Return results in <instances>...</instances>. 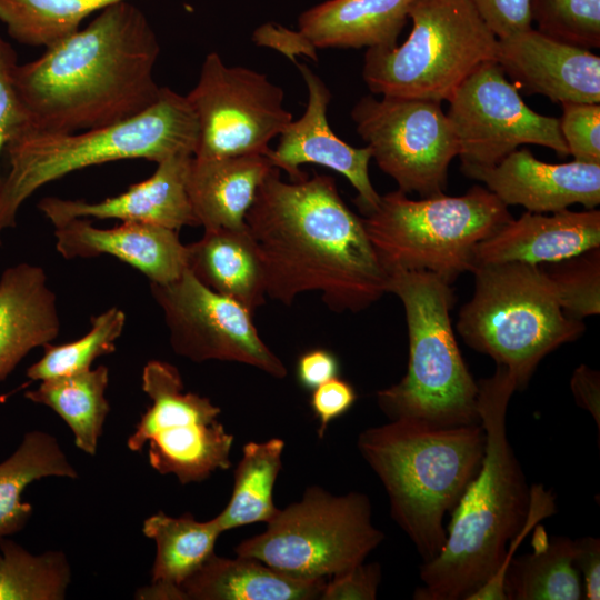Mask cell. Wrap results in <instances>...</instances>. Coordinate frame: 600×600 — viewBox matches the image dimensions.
I'll use <instances>...</instances> for the list:
<instances>
[{"label":"cell","instance_id":"cell-1","mask_svg":"<svg viewBox=\"0 0 600 600\" xmlns=\"http://www.w3.org/2000/svg\"><path fill=\"white\" fill-rule=\"evenodd\" d=\"M244 222L274 300L291 304L300 293L320 291L330 310L359 312L388 292L389 274L362 220L330 176L284 182L272 167Z\"/></svg>","mask_w":600,"mask_h":600},{"label":"cell","instance_id":"cell-2","mask_svg":"<svg viewBox=\"0 0 600 600\" xmlns=\"http://www.w3.org/2000/svg\"><path fill=\"white\" fill-rule=\"evenodd\" d=\"M159 53L154 30L131 0L104 8L86 28L16 66L13 82L30 129L78 132L146 111L163 88L153 76Z\"/></svg>","mask_w":600,"mask_h":600},{"label":"cell","instance_id":"cell-3","mask_svg":"<svg viewBox=\"0 0 600 600\" xmlns=\"http://www.w3.org/2000/svg\"><path fill=\"white\" fill-rule=\"evenodd\" d=\"M477 382L484 454L450 512L441 551L420 567L416 600H507L502 570L508 547L530 510V487L507 434L508 404L518 389L501 366Z\"/></svg>","mask_w":600,"mask_h":600},{"label":"cell","instance_id":"cell-4","mask_svg":"<svg viewBox=\"0 0 600 600\" xmlns=\"http://www.w3.org/2000/svg\"><path fill=\"white\" fill-rule=\"evenodd\" d=\"M357 447L384 487L391 518L423 562L430 561L446 542L444 516L480 469L482 424L434 427L391 420L362 431Z\"/></svg>","mask_w":600,"mask_h":600},{"label":"cell","instance_id":"cell-5","mask_svg":"<svg viewBox=\"0 0 600 600\" xmlns=\"http://www.w3.org/2000/svg\"><path fill=\"white\" fill-rule=\"evenodd\" d=\"M197 141L198 121L187 97L167 87L154 104L118 123L70 133L20 132L4 150L10 168L0 187V244L2 233L16 227L20 207L44 184L111 161L159 163L193 156Z\"/></svg>","mask_w":600,"mask_h":600},{"label":"cell","instance_id":"cell-6","mask_svg":"<svg viewBox=\"0 0 600 600\" xmlns=\"http://www.w3.org/2000/svg\"><path fill=\"white\" fill-rule=\"evenodd\" d=\"M451 286L428 271L389 272L388 292L403 304L409 338L404 377L377 392L378 406L390 420L434 427L480 423L478 382L462 358L451 324Z\"/></svg>","mask_w":600,"mask_h":600},{"label":"cell","instance_id":"cell-7","mask_svg":"<svg viewBox=\"0 0 600 600\" xmlns=\"http://www.w3.org/2000/svg\"><path fill=\"white\" fill-rule=\"evenodd\" d=\"M471 272L474 292L461 307L457 330L470 348L506 368L523 390L541 360L577 340L586 326L562 310L541 264L490 263Z\"/></svg>","mask_w":600,"mask_h":600},{"label":"cell","instance_id":"cell-8","mask_svg":"<svg viewBox=\"0 0 600 600\" xmlns=\"http://www.w3.org/2000/svg\"><path fill=\"white\" fill-rule=\"evenodd\" d=\"M511 219L508 207L480 186L459 197L442 193L420 200L391 191L361 218L388 274L428 271L449 284L471 270L477 244Z\"/></svg>","mask_w":600,"mask_h":600},{"label":"cell","instance_id":"cell-9","mask_svg":"<svg viewBox=\"0 0 600 600\" xmlns=\"http://www.w3.org/2000/svg\"><path fill=\"white\" fill-rule=\"evenodd\" d=\"M400 46L369 48L362 78L374 94L448 101L479 66L496 61L498 38L469 0H413Z\"/></svg>","mask_w":600,"mask_h":600},{"label":"cell","instance_id":"cell-10","mask_svg":"<svg viewBox=\"0 0 600 600\" xmlns=\"http://www.w3.org/2000/svg\"><path fill=\"white\" fill-rule=\"evenodd\" d=\"M383 539L366 494L333 496L314 486L279 509L262 533L240 542L236 553L293 578L327 579L364 562Z\"/></svg>","mask_w":600,"mask_h":600},{"label":"cell","instance_id":"cell-11","mask_svg":"<svg viewBox=\"0 0 600 600\" xmlns=\"http://www.w3.org/2000/svg\"><path fill=\"white\" fill-rule=\"evenodd\" d=\"M141 387L151 404L127 440L131 451L142 452L148 446L152 469L176 476L182 484L204 481L231 467L234 437L219 420L221 409L207 397L184 391L177 367L148 361Z\"/></svg>","mask_w":600,"mask_h":600},{"label":"cell","instance_id":"cell-12","mask_svg":"<svg viewBox=\"0 0 600 600\" xmlns=\"http://www.w3.org/2000/svg\"><path fill=\"white\" fill-rule=\"evenodd\" d=\"M351 118L398 190L421 198L444 193L459 144L440 101L368 94L353 106Z\"/></svg>","mask_w":600,"mask_h":600},{"label":"cell","instance_id":"cell-13","mask_svg":"<svg viewBox=\"0 0 600 600\" xmlns=\"http://www.w3.org/2000/svg\"><path fill=\"white\" fill-rule=\"evenodd\" d=\"M198 121L197 158L259 153L293 120L283 90L264 73L227 66L217 52L206 56L197 84L186 96Z\"/></svg>","mask_w":600,"mask_h":600},{"label":"cell","instance_id":"cell-14","mask_svg":"<svg viewBox=\"0 0 600 600\" xmlns=\"http://www.w3.org/2000/svg\"><path fill=\"white\" fill-rule=\"evenodd\" d=\"M447 117L459 144L461 171L491 168L523 144L569 156L559 119L529 108L496 61L479 66L454 90Z\"/></svg>","mask_w":600,"mask_h":600},{"label":"cell","instance_id":"cell-15","mask_svg":"<svg viewBox=\"0 0 600 600\" xmlns=\"http://www.w3.org/2000/svg\"><path fill=\"white\" fill-rule=\"evenodd\" d=\"M172 350L193 362L233 361L284 378L283 362L261 340L252 312L201 283L188 269L169 283H150Z\"/></svg>","mask_w":600,"mask_h":600},{"label":"cell","instance_id":"cell-16","mask_svg":"<svg viewBox=\"0 0 600 600\" xmlns=\"http://www.w3.org/2000/svg\"><path fill=\"white\" fill-rule=\"evenodd\" d=\"M296 66L308 90L307 107L302 117L292 120L281 132L277 148L271 149L268 158L273 167L284 170L292 182L309 177L299 169L304 163H316L342 174L357 190L354 203L364 216L377 208L381 197L369 178L372 150L368 146L354 148L336 136L327 117L331 100L329 88L306 64L296 62Z\"/></svg>","mask_w":600,"mask_h":600},{"label":"cell","instance_id":"cell-17","mask_svg":"<svg viewBox=\"0 0 600 600\" xmlns=\"http://www.w3.org/2000/svg\"><path fill=\"white\" fill-rule=\"evenodd\" d=\"M496 62L517 89L554 103H600V57L532 27L498 39Z\"/></svg>","mask_w":600,"mask_h":600},{"label":"cell","instance_id":"cell-18","mask_svg":"<svg viewBox=\"0 0 600 600\" xmlns=\"http://www.w3.org/2000/svg\"><path fill=\"white\" fill-rule=\"evenodd\" d=\"M191 157L179 153L167 158L148 179L118 196L96 202L44 197L38 209L54 227L77 218L143 222L178 231L184 226L197 227L186 186Z\"/></svg>","mask_w":600,"mask_h":600},{"label":"cell","instance_id":"cell-19","mask_svg":"<svg viewBox=\"0 0 600 600\" xmlns=\"http://www.w3.org/2000/svg\"><path fill=\"white\" fill-rule=\"evenodd\" d=\"M466 176L486 183L507 207L522 206L529 212L553 213L577 203L596 209L600 203V163H547L527 148Z\"/></svg>","mask_w":600,"mask_h":600},{"label":"cell","instance_id":"cell-20","mask_svg":"<svg viewBox=\"0 0 600 600\" xmlns=\"http://www.w3.org/2000/svg\"><path fill=\"white\" fill-rule=\"evenodd\" d=\"M56 250L64 259L111 256L144 274L150 283H169L188 269L187 244L178 230L158 224L126 221L98 228L90 219L77 218L54 227Z\"/></svg>","mask_w":600,"mask_h":600},{"label":"cell","instance_id":"cell-21","mask_svg":"<svg viewBox=\"0 0 600 600\" xmlns=\"http://www.w3.org/2000/svg\"><path fill=\"white\" fill-rule=\"evenodd\" d=\"M600 248V211H526L477 244L472 268L502 262L553 263ZM470 270V271H471Z\"/></svg>","mask_w":600,"mask_h":600},{"label":"cell","instance_id":"cell-22","mask_svg":"<svg viewBox=\"0 0 600 600\" xmlns=\"http://www.w3.org/2000/svg\"><path fill=\"white\" fill-rule=\"evenodd\" d=\"M61 328L57 296L42 267L20 262L0 276V381Z\"/></svg>","mask_w":600,"mask_h":600},{"label":"cell","instance_id":"cell-23","mask_svg":"<svg viewBox=\"0 0 600 600\" xmlns=\"http://www.w3.org/2000/svg\"><path fill=\"white\" fill-rule=\"evenodd\" d=\"M413 0H327L303 11L298 33L306 52L317 49L392 48Z\"/></svg>","mask_w":600,"mask_h":600},{"label":"cell","instance_id":"cell-24","mask_svg":"<svg viewBox=\"0 0 600 600\" xmlns=\"http://www.w3.org/2000/svg\"><path fill=\"white\" fill-rule=\"evenodd\" d=\"M272 167L270 159L259 153L192 156L186 186L199 226L204 229L246 227V214Z\"/></svg>","mask_w":600,"mask_h":600},{"label":"cell","instance_id":"cell-25","mask_svg":"<svg viewBox=\"0 0 600 600\" xmlns=\"http://www.w3.org/2000/svg\"><path fill=\"white\" fill-rule=\"evenodd\" d=\"M187 250L188 270L211 290L252 313L266 302L264 269L247 226L204 229L202 238L187 244Z\"/></svg>","mask_w":600,"mask_h":600},{"label":"cell","instance_id":"cell-26","mask_svg":"<svg viewBox=\"0 0 600 600\" xmlns=\"http://www.w3.org/2000/svg\"><path fill=\"white\" fill-rule=\"evenodd\" d=\"M327 579H298L252 559L213 553L182 584L191 600L321 599Z\"/></svg>","mask_w":600,"mask_h":600},{"label":"cell","instance_id":"cell-27","mask_svg":"<svg viewBox=\"0 0 600 600\" xmlns=\"http://www.w3.org/2000/svg\"><path fill=\"white\" fill-rule=\"evenodd\" d=\"M533 551L509 561L503 576L507 600H580L582 580L574 564L576 542L563 536L548 538L534 527Z\"/></svg>","mask_w":600,"mask_h":600},{"label":"cell","instance_id":"cell-28","mask_svg":"<svg viewBox=\"0 0 600 600\" xmlns=\"http://www.w3.org/2000/svg\"><path fill=\"white\" fill-rule=\"evenodd\" d=\"M47 477L77 479L78 472L52 434L29 431L0 462V540L27 524L33 510L22 501V493L30 483Z\"/></svg>","mask_w":600,"mask_h":600},{"label":"cell","instance_id":"cell-29","mask_svg":"<svg viewBox=\"0 0 600 600\" xmlns=\"http://www.w3.org/2000/svg\"><path fill=\"white\" fill-rule=\"evenodd\" d=\"M109 369L98 366L83 372L56 377L24 392L31 402L52 409L70 428L74 444L94 456L106 418L110 411L106 398Z\"/></svg>","mask_w":600,"mask_h":600},{"label":"cell","instance_id":"cell-30","mask_svg":"<svg viewBox=\"0 0 600 600\" xmlns=\"http://www.w3.org/2000/svg\"><path fill=\"white\" fill-rule=\"evenodd\" d=\"M142 532L156 544L152 582L180 588L214 553L222 533L214 519L200 522L190 513L171 517L162 511L143 521Z\"/></svg>","mask_w":600,"mask_h":600},{"label":"cell","instance_id":"cell-31","mask_svg":"<svg viewBox=\"0 0 600 600\" xmlns=\"http://www.w3.org/2000/svg\"><path fill=\"white\" fill-rule=\"evenodd\" d=\"M284 446L279 438L243 446L231 498L213 518L222 532L254 522L268 523L276 517L279 509L273 502V488L282 468Z\"/></svg>","mask_w":600,"mask_h":600},{"label":"cell","instance_id":"cell-32","mask_svg":"<svg viewBox=\"0 0 600 600\" xmlns=\"http://www.w3.org/2000/svg\"><path fill=\"white\" fill-rule=\"evenodd\" d=\"M122 0H0V22L19 43L48 48L92 13Z\"/></svg>","mask_w":600,"mask_h":600},{"label":"cell","instance_id":"cell-33","mask_svg":"<svg viewBox=\"0 0 600 600\" xmlns=\"http://www.w3.org/2000/svg\"><path fill=\"white\" fill-rule=\"evenodd\" d=\"M70 581L62 551L32 554L12 540H0V600H62Z\"/></svg>","mask_w":600,"mask_h":600},{"label":"cell","instance_id":"cell-34","mask_svg":"<svg viewBox=\"0 0 600 600\" xmlns=\"http://www.w3.org/2000/svg\"><path fill=\"white\" fill-rule=\"evenodd\" d=\"M126 321L124 311L118 307L91 317L90 329L81 338L62 344L46 343L42 357L27 369V378L43 381L90 370L98 358L116 351Z\"/></svg>","mask_w":600,"mask_h":600},{"label":"cell","instance_id":"cell-35","mask_svg":"<svg viewBox=\"0 0 600 600\" xmlns=\"http://www.w3.org/2000/svg\"><path fill=\"white\" fill-rule=\"evenodd\" d=\"M541 266L562 310L582 320L600 312V248Z\"/></svg>","mask_w":600,"mask_h":600},{"label":"cell","instance_id":"cell-36","mask_svg":"<svg viewBox=\"0 0 600 600\" xmlns=\"http://www.w3.org/2000/svg\"><path fill=\"white\" fill-rule=\"evenodd\" d=\"M537 30L586 49L600 47V0H529Z\"/></svg>","mask_w":600,"mask_h":600},{"label":"cell","instance_id":"cell-37","mask_svg":"<svg viewBox=\"0 0 600 600\" xmlns=\"http://www.w3.org/2000/svg\"><path fill=\"white\" fill-rule=\"evenodd\" d=\"M560 131L573 160L600 163V103L564 102Z\"/></svg>","mask_w":600,"mask_h":600},{"label":"cell","instance_id":"cell-38","mask_svg":"<svg viewBox=\"0 0 600 600\" xmlns=\"http://www.w3.org/2000/svg\"><path fill=\"white\" fill-rule=\"evenodd\" d=\"M17 53L0 34V154L20 132L30 128L29 118L16 91L13 82ZM3 177L0 173V187Z\"/></svg>","mask_w":600,"mask_h":600},{"label":"cell","instance_id":"cell-39","mask_svg":"<svg viewBox=\"0 0 600 600\" xmlns=\"http://www.w3.org/2000/svg\"><path fill=\"white\" fill-rule=\"evenodd\" d=\"M381 580L379 563L364 562L327 580L322 600H374Z\"/></svg>","mask_w":600,"mask_h":600},{"label":"cell","instance_id":"cell-40","mask_svg":"<svg viewBox=\"0 0 600 600\" xmlns=\"http://www.w3.org/2000/svg\"><path fill=\"white\" fill-rule=\"evenodd\" d=\"M498 39L532 27L529 0H469Z\"/></svg>","mask_w":600,"mask_h":600},{"label":"cell","instance_id":"cell-41","mask_svg":"<svg viewBox=\"0 0 600 600\" xmlns=\"http://www.w3.org/2000/svg\"><path fill=\"white\" fill-rule=\"evenodd\" d=\"M357 399L353 387L338 377L320 384L312 390L310 406L319 420V438H323L328 426L334 419L344 414Z\"/></svg>","mask_w":600,"mask_h":600},{"label":"cell","instance_id":"cell-42","mask_svg":"<svg viewBox=\"0 0 600 600\" xmlns=\"http://www.w3.org/2000/svg\"><path fill=\"white\" fill-rule=\"evenodd\" d=\"M574 564L581 580L583 598L600 599V540L594 537H582L574 540Z\"/></svg>","mask_w":600,"mask_h":600},{"label":"cell","instance_id":"cell-43","mask_svg":"<svg viewBox=\"0 0 600 600\" xmlns=\"http://www.w3.org/2000/svg\"><path fill=\"white\" fill-rule=\"evenodd\" d=\"M296 371L299 383L308 390H313L338 377L339 362L329 350L313 349L299 357Z\"/></svg>","mask_w":600,"mask_h":600},{"label":"cell","instance_id":"cell-44","mask_svg":"<svg viewBox=\"0 0 600 600\" xmlns=\"http://www.w3.org/2000/svg\"><path fill=\"white\" fill-rule=\"evenodd\" d=\"M577 404L587 410L600 429V373L586 364L579 366L570 381Z\"/></svg>","mask_w":600,"mask_h":600},{"label":"cell","instance_id":"cell-45","mask_svg":"<svg viewBox=\"0 0 600 600\" xmlns=\"http://www.w3.org/2000/svg\"><path fill=\"white\" fill-rule=\"evenodd\" d=\"M136 599H159V600H187L180 587L152 582L148 587H142L137 590Z\"/></svg>","mask_w":600,"mask_h":600}]
</instances>
